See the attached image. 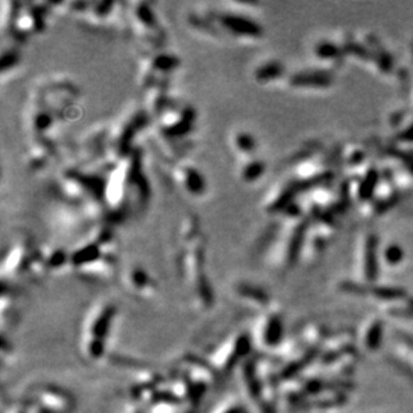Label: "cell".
<instances>
[{
	"mask_svg": "<svg viewBox=\"0 0 413 413\" xmlns=\"http://www.w3.org/2000/svg\"><path fill=\"white\" fill-rule=\"evenodd\" d=\"M151 198L150 182L143 170L141 149L120 159L109 173L104 187V209L111 221L139 215Z\"/></svg>",
	"mask_w": 413,
	"mask_h": 413,
	"instance_id": "1",
	"label": "cell"
},
{
	"mask_svg": "<svg viewBox=\"0 0 413 413\" xmlns=\"http://www.w3.org/2000/svg\"><path fill=\"white\" fill-rule=\"evenodd\" d=\"M177 247V269L193 304L198 308L210 306L213 290L206 273V245L198 218L194 215L183 218Z\"/></svg>",
	"mask_w": 413,
	"mask_h": 413,
	"instance_id": "2",
	"label": "cell"
},
{
	"mask_svg": "<svg viewBox=\"0 0 413 413\" xmlns=\"http://www.w3.org/2000/svg\"><path fill=\"white\" fill-rule=\"evenodd\" d=\"M74 270L87 280H107L116 273L118 241L110 224H100L70 251Z\"/></svg>",
	"mask_w": 413,
	"mask_h": 413,
	"instance_id": "3",
	"label": "cell"
},
{
	"mask_svg": "<svg viewBox=\"0 0 413 413\" xmlns=\"http://www.w3.org/2000/svg\"><path fill=\"white\" fill-rule=\"evenodd\" d=\"M253 6L251 3L213 4V19L219 40L232 39L237 43L249 45L264 38L263 26L251 17L249 10Z\"/></svg>",
	"mask_w": 413,
	"mask_h": 413,
	"instance_id": "4",
	"label": "cell"
},
{
	"mask_svg": "<svg viewBox=\"0 0 413 413\" xmlns=\"http://www.w3.org/2000/svg\"><path fill=\"white\" fill-rule=\"evenodd\" d=\"M155 120L166 146L177 150L187 143L196 132L197 113L192 104L171 97Z\"/></svg>",
	"mask_w": 413,
	"mask_h": 413,
	"instance_id": "5",
	"label": "cell"
},
{
	"mask_svg": "<svg viewBox=\"0 0 413 413\" xmlns=\"http://www.w3.org/2000/svg\"><path fill=\"white\" fill-rule=\"evenodd\" d=\"M150 120L151 116L143 106H132L114 123H110L107 153L113 165L116 166L132 150L137 149L134 139L148 126Z\"/></svg>",
	"mask_w": 413,
	"mask_h": 413,
	"instance_id": "6",
	"label": "cell"
},
{
	"mask_svg": "<svg viewBox=\"0 0 413 413\" xmlns=\"http://www.w3.org/2000/svg\"><path fill=\"white\" fill-rule=\"evenodd\" d=\"M61 125L78 119L81 114V94L66 77H51L35 86Z\"/></svg>",
	"mask_w": 413,
	"mask_h": 413,
	"instance_id": "7",
	"label": "cell"
},
{
	"mask_svg": "<svg viewBox=\"0 0 413 413\" xmlns=\"http://www.w3.org/2000/svg\"><path fill=\"white\" fill-rule=\"evenodd\" d=\"M116 314V306L109 301H103L95 304L86 315L82 329V350L88 360H98L103 356L104 343L111 331Z\"/></svg>",
	"mask_w": 413,
	"mask_h": 413,
	"instance_id": "8",
	"label": "cell"
},
{
	"mask_svg": "<svg viewBox=\"0 0 413 413\" xmlns=\"http://www.w3.org/2000/svg\"><path fill=\"white\" fill-rule=\"evenodd\" d=\"M129 30L149 49H162L166 39L165 29L153 4L148 1H132L123 10Z\"/></svg>",
	"mask_w": 413,
	"mask_h": 413,
	"instance_id": "9",
	"label": "cell"
},
{
	"mask_svg": "<svg viewBox=\"0 0 413 413\" xmlns=\"http://www.w3.org/2000/svg\"><path fill=\"white\" fill-rule=\"evenodd\" d=\"M181 61L173 52L162 49H149L138 62L139 86L148 91L155 87H169Z\"/></svg>",
	"mask_w": 413,
	"mask_h": 413,
	"instance_id": "10",
	"label": "cell"
},
{
	"mask_svg": "<svg viewBox=\"0 0 413 413\" xmlns=\"http://www.w3.org/2000/svg\"><path fill=\"white\" fill-rule=\"evenodd\" d=\"M248 337L237 334L233 336L229 340L221 343L218 347L212 352L210 363L215 369L221 373L231 372L237 363L241 360L245 352L248 350Z\"/></svg>",
	"mask_w": 413,
	"mask_h": 413,
	"instance_id": "11",
	"label": "cell"
},
{
	"mask_svg": "<svg viewBox=\"0 0 413 413\" xmlns=\"http://www.w3.org/2000/svg\"><path fill=\"white\" fill-rule=\"evenodd\" d=\"M173 177L182 190L190 197H202L206 193L208 183L203 173L197 166L181 161L176 164L173 169Z\"/></svg>",
	"mask_w": 413,
	"mask_h": 413,
	"instance_id": "12",
	"label": "cell"
},
{
	"mask_svg": "<svg viewBox=\"0 0 413 413\" xmlns=\"http://www.w3.org/2000/svg\"><path fill=\"white\" fill-rule=\"evenodd\" d=\"M122 280L132 296L139 298L154 297L157 295V283L150 276L149 272L141 265H130L122 274Z\"/></svg>",
	"mask_w": 413,
	"mask_h": 413,
	"instance_id": "13",
	"label": "cell"
},
{
	"mask_svg": "<svg viewBox=\"0 0 413 413\" xmlns=\"http://www.w3.org/2000/svg\"><path fill=\"white\" fill-rule=\"evenodd\" d=\"M58 157V146L54 138H31L26 149V162L36 171L50 166Z\"/></svg>",
	"mask_w": 413,
	"mask_h": 413,
	"instance_id": "14",
	"label": "cell"
},
{
	"mask_svg": "<svg viewBox=\"0 0 413 413\" xmlns=\"http://www.w3.org/2000/svg\"><path fill=\"white\" fill-rule=\"evenodd\" d=\"M357 263L361 266L365 280H376L379 265V240L373 233H364L357 244Z\"/></svg>",
	"mask_w": 413,
	"mask_h": 413,
	"instance_id": "15",
	"label": "cell"
},
{
	"mask_svg": "<svg viewBox=\"0 0 413 413\" xmlns=\"http://www.w3.org/2000/svg\"><path fill=\"white\" fill-rule=\"evenodd\" d=\"M331 75V72L320 68H309L286 75L285 82L296 90H324L333 83Z\"/></svg>",
	"mask_w": 413,
	"mask_h": 413,
	"instance_id": "16",
	"label": "cell"
},
{
	"mask_svg": "<svg viewBox=\"0 0 413 413\" xmlns=\"http://www.w3.org/2000/svg\"><path fill=\"white\" fill-rule=\"evenodd\" d=\"M281 333V317L272 311L260 317L256 325V340L261 347L274 345Z\"/></svg>",
	"mask_w": 413,
	"mask_h": 413,
	"instance_id": "17",
	"label": "cell"
},
{
	"mask_svg": "<svg viewBox=\"0 0 413 413\" xmlns=\"http://www.w3.org/2000/svg\"><path fill=\"white\" fill-rule=\"evenodd\" d=\"M314 59L322 65V70L331 72L332 66L340 65L341 59L345 56L340 45L332 39H320L312 47Z\"/></svg>",
	"mask_w": 413,
	"mask_h": 413,
	"instance_id": "18",
	"label": "cell"
},
{
	"mask_svg": "<svg viewBox=\"0 0 413 413\" xmlns=\"http://www.w3.org/2000/svg\"><path fill=\"white\" fill-rule=\"evenodd\" d=\"M286 70L280 61L265 59L251 70V77L258 84H272L279 81H285Z\"/></svg>",
	"mask_w": 413,
	"mask_h": 413,
	"instance_id": "19",
	"label": "cell"
},
{
	"mask_svg": "<svg viewBox=\"0 0 413 413\" xmlns=\"http://www.w3.org/2000/svg\"><path fill=\"white\" fill-rule=\"evenodd\" d=\"M35 401L43 411L47 413H66L70 410V398L62 391L55 388L42 389L36 393Z\"/></svg>",
	"mask_w": 413,
	"mask_h": 413,
	"instance_id": "20",
	"label": "cell"
},
{
	"mask_svg": "<svg viewBox=\"0 0 413 413\" xmlns=\"http://www.w3.org/2000/svg\"><path fill=\"white\" fill-rule=\"evenodd\" d=\"M231 148L235 153L237 159H244L257 155L258 142L247 129H235L231 134Z\"/></svg>",
	"mask_w": 413,
	"mask_h": 413,
	"instance_id": "21",
	"label": "cell"
},
{
	"mask_svg": "<svg viewBox=\"0 0 413 413\" xmlns=\"http://www.w3.org/2000/svg\"><path fill=\"white\" fill-rule=\"evenodd\" d=\"M235 297L238 298L242 304L248 306H257V308H267L269 306V296L261 288L250 283V282H240L234 288Z\"/></svg>",
	"mask_w": 413,
	"mask_h": 413,
	"instance_id": "22",
	"label": "cell"
},
{
	"mask_svg": "<svg viewBox=\"0 0 413 413\" xmlns=\"http://www.w3.org/2000/svg\"><path fill=\"white\" fill-rule=\"evenodd\" d=\"M265 171H266V164L257 155L238 159L237 174H238V178L244 183H256L260 181L264 177Z\"/></svg>",
	"mask_w": 413,
	"mask_h": 413,
	"instance_id": "23",
	"label": "cell"
},
{
	"mask_svg": "<svg viewBox=\"0 0 413 413\" xmlns=\"http://www.w3.org/2000/svg\"><path fill=\"white\" fill-rule=\"evenodd\" d=\"M20 63V54L15 49H8L3 51L1 55V77L6 78L8 74H13Z\"/></svg>",
	"mask_w": 413,
	"mask_h": 413,
	"instance_id": "24",
	"label": "cell"
},
{
	"mask_svg": "<svg viewBox=\"0 0 413 413\" xmlns=\"http://www.w3.org/2000/svg\"><path fill=\"white\" fill-rule=\"evenodd\" d=\"M381 260L388 266H397L404 261V250L397 244H388L381 251Z\"/></svg>",
	"mask_w": 413,
	"mask_h": 413,
	"instance_id": "25",
	"label": "cell"
},
{
	"mask_svg": "<svg viewBox=\"0 0 413 413\" xmlns=\"http://www.w3.org/2000/svg\"><path fill=\"white\" fill-rule=\"evenodd\" d=\"M344 162L352 169H359L365 164V151L356 145L344 150Z\"/></svg>",
	"mask_w": 413,
	"mask_h": 413,
	"instance_id": "26",
	"label": "cell"
},
{
	"mask_svg": "<svg viewBox=\"0 0 413 413\" xmlns=\"http://www.w3.org/2000/svg\"><path fill=\"white\" fill-rule=\"evenodd\" d=\"M411 107H412V110H413V86H412V90H411Z\"/></svg>",
	"mask_w": 413,
	"mask_h": 413,
	"instance_id": "27",
	"label": "cell"
}]
</instances>
